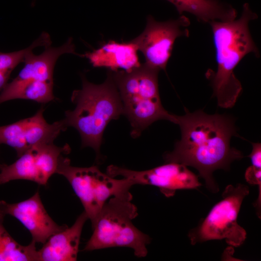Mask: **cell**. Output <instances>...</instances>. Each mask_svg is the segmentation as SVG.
Masks as SVG:
<instances>
[{
	"mask_svg": "<svg viewBox=\"0 0 261 261\" xmlns=\"http://www.w3.org/2000/svg\"><path fill=\"white\" fill-rule=\"evenodd\" d=\"M175 124L181 130V138L174 150L165 153V162H175L195 168L210 192L219 188L213 174L218 169L228 170L232 162L243 157L241 152L230 145L236 136L232 117L224 115H208L202 110L175 115Z\"/></svg>",
	"mask_w": 261,
	"mask_h": 261,
	"instance_id": "1",
	"label": "cell"
},
{
	"mask_svg": "<svg viewBox=\"0 0 261 261\" xmlns=\"http://www.w3.org/2000/svg\"><path fill=\"white\" fill-rule=\"evenodd\" d=\"M257 17L246 3L238 19L209 23L215 46L217 69L216 72L209 70L206 75L210 80L213 96L217 98L220 107H232L242 91L241 84L234 73L237 65L249 53L260 56L248 28L249 22Z\"/></svg>",
	"mask_w": 261,
	"mask_h": 261,
	"instance_id": "2",
	"label": "cell"
},
{
	"mask_svg": "<svg viewBox=\"0 0 261 261\" xmlns=\"http://www.w3.org/2000/svg\"><path fill=\"white\" fill-rule=\"evenodd\" d=\"M74 110L65 112L63 119L67 128L79 132L82 147H90L100 158V147L104 130L109 122L123 115V107L116 86L110 73L102 84L88 82L82 77V87L73 91Z\"/></svg>",
	"mask_w": 261,
	"mask_h": 261,
	"instance_id": "3",
	"label": "cell"
},
{
	"mask_svg": "<svg viewBox=\"0 0 261 261\" xmlns=\"http://www.w3.org/2000/svg\"><path fill=\"white\" fill-rule=\"evenodd\" d=\"M159 70L145 63L130 72L109 71L116 86L125 115L136 138L152 123L167 120L174 123L175 115L162 105L158 85Z\"/></svg>",
	"mask_w": 261,
	"mask_h": 261,
	"instance_id": "4",
	"label": "cell"
},
{
	"mask_svg": "<svg viewBox=\"0 0 261 261\" xmlns=\"http://www.w3.org/2000/svg\"><path fill=\"white\" fill-rule=\"evenodd\" d=\"M132 199L113 197L107 201L91 225L93 233L84 251L124 247L131 248L137 257L147 255L151 239L132 222L138 213Z\"/></svg>",
	"mask_w": 261,
	"mask_h": 261,
	"instance_id": "5",
	"label": "cell"
},
{
	"mask_svg": "<svg viewBox=\"0 0 261 261\" xmlns=\"http://www.w3.org/2000/svg\"><path fill=\"white\" fill-rule=\"evenodd\" d=\"M57 174L64 176L81 201L88 219L93 224L107 201L113 197L132 198L130 191L134 186L128 179L116 178L102 172L96 166H72L63 156Z\"/></svg>",
	"mask_w": 261,
	"mask_h": 261,
	"instance_id": "6",
	"label": "cell"
},
{
	"mask_svg": "<svg viewBox=\"0 0 261 261\" xmlns=\"http://www.w3.org/2000/svg\"><path fill=\"white\" fill-rule=\"evenodd\" d=\"M249 192V188L246 185L227 186L221 200L197 227L189 231L190 244L194 245L209 240H225L232 246H241L246 240V232L237 223V217L243 200Z\"/></svg>",
	"mask_w": 261,
	"mask_h": 261,
	"instance_id": "7",
	"label": "cell"
},
{
	"mask_svg": "<svg viewBox=\"0 0 261 261\" xmlns=\"http://www.w3.org/2000/svg\"><path fill=\"white\" fill-rule=\"evenodd\" d=\"M189 19L184 15L174 20L156 21L148 15L145 30L132 40L145 58V63L159 71L166 69L175 40L188 37Z\"/></svg>",
	"mask_w": 261,
	"mask_h": 261,
	"instance_id": "8",
	"label": "cell"
},
{
	"mask_svg": "<svg viewBox=\"0 0 261 261\" xmlns=\"http://www.w3.org/2000/svg\"><path fill=\"white\" fill-rule=\"evenodd\" d=\"M71 150L66 144L60 147L53 143L33 146L10 165H0V185L17 179L30 180L45 186L56 173L60 158Z\"/></svg>",
	"mask_w": 261,
	"mask_h": 261,
	"instance_id": "9",
	"label": "cell"
},
{
	"mask_svg": "<svg viewBox=\"0 0 261 261\" xmlns=\"http://www.w3.org/2000/svg\"><path fill=\"white\" fill-rule=\"evenodd\" d=\"M106 173L112 176L125 178L135 185H150L159 188L167 197L173 196L177 190L197 189L202 186L198 176L182 164L165 162L146 170L134 171L111 165Z\"/></svg>",
	"mask_w": 261,
	"mask_h": 261,
	"instance_id": "10",
	"label": "cell"
},
{
	"mask_svg": "<svg viewBox=\"0 0 261 261\" xmlns=\"http://www.w3.org/2000/svg\"><path fill=\"white\" fill-rule=\"evenodd\" d=\"M42 107L33 116L0 126V145L6 144L16 151L18 157L30 147L53 143L61 131L67 129L63 119L48 123Z\"/></svg>",
	"mask_w": 261,
	"mask_h": 261,
	"instance_id": "11",
	"label": "cell"
},
{
	"mask_svg": "<svg viewBox=\"0 0 261 261\" xmlns=\"http://www.w3.org/2000/svg\"><path fill=\"white\" fill-rule=\"evenodd\" d=\"M7 215L18 220L30 233L32 240L36 244H44L54 233L67 226L57 224L46 211L36 192L30 198L14 203L0 201V219Z\"/></svg>",
	"mask_w": 261,
	"mask_h": 261,
	"instance_id": "12",
	"label": "cell"
},
{
	"mask_svg": "<svg viewBox=\"0 0 261 261\" xmlns=\"http://www.w3.org/2000/svg\"><path fill=\"white\" fill-rule=\"evenodd\" d=\"M88 219L84 211L71 227L52 235L38 250V261L77 260L83 226Z\"/></svg>",
	"mask_w": 261,
	"mask_h": 261,
	"instance_id": "13",
	"label": "cell"
},
{
	"mask_svg": "<svg viewBox=\"0 0 261 261\" xmlns=\"http://www.w3.org/2000/svg\"><path fill=\"white\" fill-rule=\"evenodd\" d=\"M138 51L132 40L126 43L110 40L98 49L86 53L84 57L94 67L106 68L112 72L119 69L130 72L141 65Z\"/></svg>",
	"mask_w": 261,
	"mask_h": 261,
	"instance_id": "14",
	"label": "cell"
},
{
	"mask_svg": "<svg viewBox=\"0 0 261 261\" xmlns=\"http://www.w3.org/2000/svg\"><path fill=\"white\" fill-rule=\"evenodd\" d=\"M77 54L72 38L62 45L45 47L44 51L36 55L32 50L26 54L24 65L14 79L18 81L36 80L53 82V71L58 58L64 54Z\"/></svg>",
	"mask_w": 261,
	"mask_h": 261,
	"instance_id": "15",
	"label": "cell"
},
{
	"mask_svg": "<svg viewBox=\"0 0 261 261\" xmlns=\"http://www.w3.org/2000/svg\"><path fill=\"white\" fill-rule=\"evenodd\" d=\"M172 3L179 14L184 12L194 15L199 21H228L236 19V10L231 5L218 0H167Z\"/></svg>",
	"mask_w": 261,
	"mask_h": 261,
	"instance_id": "16",
	"label": "cell"
},
{
	"mask_svg": "<svg viewBox=\"0 0 261 261\" xmlns=\"http://www.w3.org/2000/svg\"><path fill=\"white\" fill-rule=\"evenodd\" d=\"M53 82L36 80L18 81L14 79L0 92V104L14 99L32 100L45 103L55 99Z\"/></svg>",
	"mask_w": 261,
	"mask_h": 261,
	"instance_id": "17",
	"label": "cell"
},
{
	"mask_svg": "<svg viewBox=\"0 0 261 261\" xmlns=\"http://www.w3.org/2000/svg\"><path fill=\"white\" fill-rule=\"evenodd\" d=\"M2 221L0 219V261H38L36 243L20 245L6 230Z\"/></svg>",
	"mask_w": 261,
	"mask_h": 261,
	"instance_id": "18",
	"label": "cell"
},
{
	"mask_svg": "<svg viewBox=\"0 0 261 261\" xmlns=\"http://www.w3.org/2000/svg\"><path fill=\"white\" fill-rule=\"evenodd\" d=\"M51 43L49 34L44 32L26 48L10 53L0 52V71L11 73L17 65L23 62L27 53L39 46H49Z\"/></svg>",
	"mask_w": 261,
	"mask_h": 261,
	"instance_id": "19",
	"label": "cell"
},
{
	"mask_svg": "<svg viewBox=\"0 0 261 261\" xmlns=\"http://www.w3.org/2000/svg\"><path fill=\"white\" fill-rule=\"evenodd\" d=\"M245 176L249 184L261 186V168L251 165L246 169Z\"/></svg>",
	"mask_w": 261,
	"mask_h": 261,
	"instance_id": "20",
	"label": "cell"
},
{
	"mask_svg": "<svg viewBox=\"0 0 261 261\" xmlns=\"http://www.w3.org/2000/svg\"><path fill=\"white\" fill-rule=\"evenodd\" d=\"M252 150L248 157L250 158L252 165L261 168V145L259 143H251Z\"/></svg>",
	"mask_w": 261,
	"mask_h": 261,
	"instance_id": "21",
	"label": "cell"
},
{
	"mask_svg": "<svg viewBox=\"0 0 261 261\" xmlns=\"http://www.w3.org/2000/svg\"><path fill=\"white\" fill-rule=\"evenodd\" d=\"M11 73L0 71V92L7 84Z\"/></svg>",
	"mask_w": 261,
	"mask_h": 261,
	"instance_id": "22",
	"label": "cell"
}]
</instances>
